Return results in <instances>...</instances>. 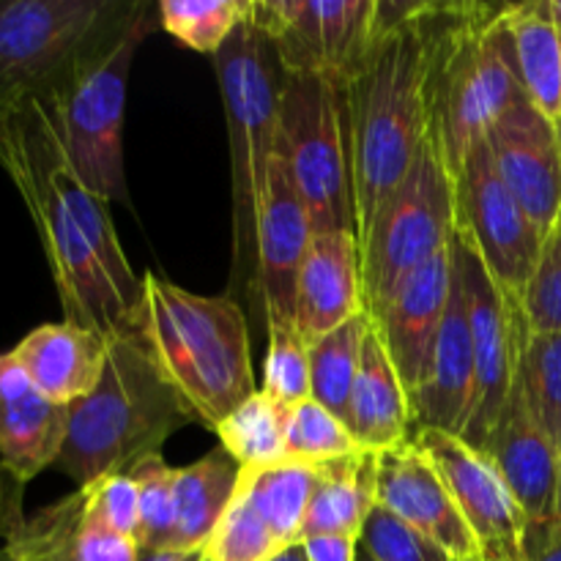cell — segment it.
<instances>
[{
  "label": "cell",
  "instance_id": "cell-12",
  "mask_svg": "<svg viewBox=\"0 0 561 561\" xmlns=\"http://www.w3.org/2000/svg\"><path fill=\"white\" fill-rule=\"evenodd\" d=\"M458 233L469 241L493 283L520 305L540 257L542 233L504 186L482 140L453 179Z\"/></svg>",
  "mask_w": 561,
  "mask_h": 561
},
{
  "label": "cell",
  "instance_id": "cell-4",
  "mask_svg": "<svg viewBox=\"0 0 561 561\" xmlns=\"http://www.w3.org/2000/svg\"><path fill=\"white\" fill-rule=\"evenodd\" d=\"M190 422V405L153 365L140 334L110 340L107 365L96 389L69 405V427L55 469L77 488L107 474H129L162 453V444Z\"/></svg>",
  "mask_w": 561,
  "mask_h": 561
},
{
  "label": "cell",
  "instance_id": "cell-18",
  "mask_svg": "<svg viewBox=\"0 0 561 561\" xmlns=\"http://www.w3.org/2000/svg\"><path fill=\"white\" fill-rule=\"evenodd\" d=\"M471 405H474V343H471L463 277L453 257V294H449L447 316L433 343L425 376L411 392L414 431L433 427V431L463 436Z\"/></svg>",
  "mask_w": 561,
  "mask_h": 561
},
{
  "label": "cell",
  "instance_id": "cell-44",
  "mask_svg": "<svg viewBox=\"0 0 561 561\" xmlns=\"http://www.w3.org/2000/svg\"><path fill=\"white\" fill-rule=\"evenodd\" d=\"M274 561H307V557H305V548H301V546L288 548V551L279 553V557L274 559Z\"/></svg>",
  "mask_w": 561,
  "mask_h": 561
},
{
  "label": "cell",
  "instance_id": "cell-20",
  "mask_svg": "<svg viewBox=\"0 0 561 561\" xmlns=\"http://www.w3.org/2000/svg\"><path fill=\"white\" fill-rule=\"evenodd\" d=\"M365 312V283H362L356 233L354 230L316 233L296 274V329L307 343H316L318 337Z\"/></svg>",
  "mask_w": 561,
  "mask_h": 561
},
{
  "label": "cell",
  "instance_id": "cell-13",
  "mask_svg": "<svg viewBox=\"0 0 561 561\" xmlns=\"http://www.w3.org/2000/svg\"><path fill=\"white\" fill-rule=\"evenodd\" d=\"M453 257L463 277L471 343H474V405L463 438L482 453L513 392L526 318L518 301L510 299L493 283L458 228L453 236Z\"/></svg>",
  "mask_w": 561,
  "mask_h": 561
},
{
  "label": "cell",
  "instance_id": "cell-30",
  "mask_svg": "<svg viewBox=\"0 0 561 561\" xmlns=\"http://www.w3.org/2000/svg\"><path fill=\"white\" fill-rule=\"evenodd\" d=\"M214 433L241 469H266L285 460V409L263 389L236 405Z\"/></svg>",
  "mask_w": 561,
  "mask_h": 561
},
{
  "label": "cell",
  "instance_id": "cell-32",
  "mask_svg": "<svg viewBox=\"0 0 561 561\" xmlns=\"http://www.w3.org/2000/svg\"><path fill=\"white\" fill-rule=\"evenodd\" d=\"M252 14V0H162L159 25L195 53L217 55Z\"/></svg>",
  "mask_w": 561,
  "mask_h": 561
},
{
  "label": "cell",
  "instance_id": "cell-5",
  "mask_svg": "<svg viewBox=\"0 0 561 561\" xmlns=\"http://www.w3.org/2000/svg\"><path fill=\"white\" fill-rule=\"evenodd\" d=\"M504 5L453 3L449 11L433 82L431 135L453 179L491 126L526 96Z\"/></svg>",
  "mask_w": 561,
  "mask_h": 561
},
{
  "label": "cell",
  "instance_id": "cell-1",
  "mask_svg": "<svg viewBox=\"0 0 561 561\" xmlns=\"http://www.w3.org/2000/svg\"><path fill=\"white\" fill-rule=\"evenodd\" d=\"M0 164L36 225L64 321L107 340L135 332L142 279L124 255L110 203L77 179L38 104L0 121Z\"/></svg>",
  "mask_w": 561,
  "mask_h": 561
},
{
  "label": "cell",
  "instance_id": "cell-24",
  "mask_svg": "<svg viewBox=\"0 0 561 561\" xmlns=\"http://www.w3.org/2000/svg\"><path fill=\"white\" fill-rule=\"evenodd\" d=\"M345 425L367 453L400 447L414 436L409 389L400 381V373L394 370L373 323L362 348L359 376L351 392Z\"/></svg>",
  "mask_w": 561,
  "mask_h": 561
},
{
  "label": "cell",
  "instance_id": "cell-38",
  "mask_svg": "<svg viewBox=\"0 0 561 561\" xmlns=\"http://www.w3.org/2000/svg\"><path fill=\"white\" fill-rule=\"evenodd\" d=\"M359 546L373 561H453L436 542L422 537L383 507L370 513Z\"/></svg>",
  "mask_w": 561,
  "mask_h": 561
},
{
  "label": "cell",
  "instance_id": "cell-48",
  "mask_svg": "<svg viewBox=\"0 0 561 561\" xmlns=\"http://www.w3.org/2000/svg\"><path fill=\"white\" fill-rule=\"evenodd\" d=\"M359 561H373L370 557H367V553H365V551H362V546H359Z\"/></svg>",
  "mask_w": 561,
  "mask_h": 561
},
{
  "label": "cell",
  "instance_id": "cell-11",
  "mask_svg": "<svg viewBox=\"0 0 561 561\" xmlns=\"http://www.w3.org/2000/svg\"><path fill=\"white\" fill-rule=\"evenodd\" d=\"M285 75L345 88L378 36V0H252Z\"/></svg>",
  "mask_w": 561,
  "mask_h": 561
},
{
  "label": "cell",
  "instance_id": "cell-34",
  "mask_svg": "<svg viewBox=\"0 0 561 561\" xmlns=\"http://www.w3.org/2000/svg\"><path fill=\"white\" fill-rule=\"evenodd\" d=\"M266 329L268 351L261 389L288 411L301 400L312 398L310 343L301 337L294 321H266Z\"/></svg>",
  "mask_w": 561,
  "mask_h": 561
},
{
  "label": "cell",
  "instance_id": "cell-47",
  "mask_svg": "<svg viewBox=\"0 0 561 561\" xmlns=\"http://www.w3.org/2000/svg\"><path fill=\"white\" fill-rule=\"evenodd\" d=\"M0 561H22V559H16L14 553L5 551V548H0Z\"/></svg>",
  "mask_w": 561,
  "mask_h": 561
},
{
  "label": "cell",
  "instance_id": "cell-16",
  "mask_svg": "<svg viewBox=\"0 0 561 561\" xmlns=\"http://www.w3.org/2000/svg\"><path fill=\"white\" fill-rule=\"evenodd\" d=\"M485 142L504 186L546 239L561 211V131L520 96L491 126Z\"/></svg>",
  "mask_w": 561,
  "mask_h": 561
},
{
  "label": "cell",
  "instance_id": "cell-40",
  "mask_svg": "<svg viewBox=\"0 0 561 561\" xmlns=\"http://www.w3.org/2000/svg\"><path fill=\"white\" fill-rule=\"evenodd\" d=\"M22 485L0 466V548L22 526Z\"/></svg>",
  "mask_w": 561,
  "mask_h": 561
},
{
  "label": "cell",
  "instance_id": "cell-23",
  "mask_svg": "<svg viewBox=\"0 0 561 561\" xmlns=\"http://www.w3.org/2000/svg\"><path fill=\"white\" fill-rule=\"evenodd\" d=\"M110 340L69 321L42 323L14 351L16 365L53 403L71 405L91 394L107 365Z\"/></svg>",
  "mask_w": 561,
  "mask_h": 561
},
{
  "label": "cell",
  "instance_id": "cell-36",
  "mask_svg": "<svg viewBox=\"0 0 561 561\" xmlns=\"http://www.w3.org/2000/svg\"><path fill=\"white\" fill-rule=\"evenodd\" d=\"M283 551L288 548L263 524L241 488H236L233 502L208 540L206 561H274Z\"/></svg>",
  "mask_w": 561,
  "mask_h": 561
},
{
  "label": "cell",
  "instance_id": "cell-6",
  "mask_svg": "<svg viewBox=\"0 0 561 561\" xmlns=\"http://www.w3.org/2000/svg\"><path fill=\"white\" fill-rule=\"evenodd\" d=\"M142 0H0V121L42 104Z\"/></svg>",
  "mask_w": 561,
  "mask_h": 561
},
{
  "label": "cell",
  "instance_id": "cell-45",
  "mask_svg": "<svg viewBox=\"0 0 561 561\" xmlns=\"http://www.w3.org/2000/svg\"><path fill=\"white\" fill-rule=\"evenodd\" d=\"M559 491H557V520H561V436H559Z\"/></svg>",
  "mask_w": 561,
  "mask_h": 561
},
{
  "label": "cell",
  "instance_id": "cell-14",
  "mask_svg": "<svg viewBox=\"0 0 561 561\" xmlns=\"http://www.w3.org/2000/svg\"><path fill=\"white\" fill-rule=\"evenodd\" d=\"M411 442L442 471L455 504L480 542L482 561H524L529 520L493 460L463 436L433 427L414 431Z\"/></svg>",
  "mask_w": 561,
  "mask_h": 561
},
{
  "label": "cell",
  "instance_id": "cell-22",
  "mask_svg": "<svg viewBox=\"0 0 561 561\" xmlns=\"http://www.w3.org/2000/svg\"><path fill=\"white\" fill-rule=\"evenodd\" d=\"M69 427V405L36 389L11 354H0V466L22 488L58 463Z\"/></svg>",
  "mask_w": 561,
  "mask_h": 561
},
{
  "label": "cell",
  "instance_id": "cell-3",
  "mask_svg": "<svg viewBox=\"0 0 561 561\" xmlns=\"http://www.w3.org/2000/svg\"><path fill=\"white\" fill-rule=\"evenodd\" d=\"M135 332L164 381L208 431L257 392L250 327L233 296H201L142 274Z\"/></svg>",
  "mask_w": 561,
  "mask_h": 561
},
{
  "label": "cell",
  "instance_id": "cell-7",
  "mask_svg": "<svg viewBox=\"0 0 561 561\" xmlns=\"http://www.w3.org/2000/svg\"><path fill=\"white\" fill-rule=\"evenodd\" d=\"M217 60L233 173L236 272L255 290V219L268 164L279 151V93L285 71L266 33L250 20L236 27Z\"/></svg>",
  "mask_w": 561,
  "mask_h": 561
},
{
  "label": "cell",
  "instance_id": "cell-25",
  "mask_svg": "<svg viewBox=\"0 0 561 561\" xmlns=\"http://www.w3.org/2000/svg\"><path fill=\"white\" fill-rule=\"evenodd\" d=\"M526 99L561 131V25L548 0L504 5Z\"/></svg>",
  "mask_w": 561,
  "mask_h": 561
},
{
  "label": "cell",
  "instance_id": "cell-26",
  "mask_svg": "<svg viewBox=\"0 0 561 561\" xmlns=\"http://www.w3.org/2000/svg\"><path fill=\"white\" fill-rule=\"evenodd\" d=\"M376 507V453L365 449L351 458L318 466V485L307 507L301 540L340 535L362 542V531Z\"/></svg>",
  "mask_w": 561,
  "mask_h": 561
},
{
  "label": "cell",
  "instance_id": "cell-39",
  "mask_svg": "<svg viewBox=\"0 0 561 561\" xmlns=\"http://www.w3.org/2000/svg\"><path fill=\"white\" fill-rule=\"evenodd\" d=\"M85 499L88 513L107 529L140 542V493L131 474H107L77 488Z\"/></svg>",
  "mask_w": 561,
  "mask_h": 561
},
{
  "label": "cell",
  "instance_id": "cell-37",
  "mask_svg": "<svg viewBox=\"0 0 561 561\" xmlns=\"http://www.w3.org/2000/svg\"><path fill=\"white\" fill-rule=\"evenodd\" d=\"M520 310L535 332H561V211L542 239L535 274L520 296Z\"/></svg>",
  "mask_w": 561,
  "mask_h": 561
},
{
  "label": "cell",
  "instance_id": "cell-17",
  "mask_svg": "<svg viewBox=\"0 0 561 561\" xmlns=\"http://www.w3.org/2000/svg\"><path fill=\"white\" fill-rule=\"evenodd\" d=\"M312 222L283 151L268 164L255 219V296L263 321H294L296 274L312 241Z\"/></svg>",
  "mask_w": 561,
  "mask_h": 561
},
{
  "label": "cell",
  "instance_id": "cell-21",
  "mask_svg": "<svg viewBox=\"0 0 561 561\" xmlns=\"http://www.w3.org/2000/svg\"><path fill=\"white\" fill-rule=\"evenodd\" d=\"M482 453L493 460L529 524L557 520V442L535 420L515 383Z\"/></svg>",
  "mask_w": 561,
  "mask_h": 561
},
{
  "label": "cell",
  "instance_id": "cell-27",
  "mask_svg": "<svg viewBox=\"0 0 561 561\" xmlns=\"http://www.w3.org/2000/svg\"><path fill=\"white\" fill-rule=\"evenodd\" d=\"M239 477L241 466L222 447L192 466L175 469L179 526H175L173 551H197L208 546L225 510L233 502Z\"/></svg>",
  "mask_w": 561,
  "mask_h": 561
},
{
  "label": "cell",
  "instance_id": "cell-29",
  "mask_svg": "<svg viewBox=\"0 0 561 561\" xmlns=\"http://www.w3.org/2000/svg\"><path fill=\"white\" fill-rule=\"evenodd\" d=\"M370 323V316L365 312L310 343L312 400L327 405L343 422L348 420L351 392H354L356 376H359L362 348H365Z\"/></svg>",
  "mask_w": 561,
  "mask_h": 561
},
{
  "label": "cell",
  "instance_id": "cell-41",
  "mask_svg": "<svg viewBox=\"0 0 561 561\" xmlns=\"http://www.w3.org/2000/svg\"><path fill=\"white\" fill-rule=\"evenodd\" d=\"M307 561H359V540L340 535H318L301 540Z\"/></svg>",
  "mask_w": 561,
  "mask_h": 561
},
{
  "label": "cell",
  "instance_id": "cell-31",
  "mask_svg": "<svg viewBox=\"0 0 561 561\" xmlns=\"http://www.w3.org/2000/svg\"><path fill=\"white\" fill-rule=\"evenodd\" d=\"M515 387L535 420L559 444L561 436V332H535L526 323L520 334Z\"/></svg>",
  "mask_w": 561,
  "mask_h": 561
},
{
  "label": "cell",
  "instance_id": "cell-15",
  "mask_svg": "<svg viewBox=\"0 0 561 561\" xmlns=\"http://www.w3.org/2000/svg\"><path fill=\"white\" fill-rule=\"evenodd\" d=\"M376 499L378 507L436 542L453 561H482L480 542L442 471L414 442L376 453Z\"/></svg>",
  "mask_w": 561,
  "mask_h": 561
},
{
  "label": "cell",
  "instance_id": "cell-42",
  "mask_svg": "<svg viewBox=\"0 0 561 561\" xmlns=\"http://www.w3.org/2000/svg\"><path fill=\"white\" fill-rule=\"evenodd\" d=\"M524 561H561V520L529 524L524 542Z\"/></svg>",
  "mask_w": 561,
  "mask_h": 561
},
{
  "label": "cell",
  "instance_id": "cell-10",
  "mask_svg": "<svg viewBox=\"0 0 561 561\" xmlns=\"http://www.w3.org/2000/svg\"><path fill=\"white\" fill-rule=\"evenodd\" d=\"M279 151L310 214L312 233H356L343 88L321 77L285 75L279 93Z\"/></svg>",
  "mask_w": 561,
  "mask_h": 561
},
{
  "label": "cell",
  "instance_id": "cell-2",
  "mask_svg": "<svg viewBox=\"0 0 561 561\" xmlns=\"http://www.w3.org/2000/svg\"><path fill=\"white\" fill-rule=\"evenodd\" d=\"M453 3H381L378 36L348 85L356 239L431 137L433 82Z\"/></svg>",
  "mask_w": 561,
  "mask_h": 561
},
{
  "label": "cell",
  "instance_id": "cell-28",
  "mask_svg": "<svg viewBox=\"0 0 561 561\" xmlns=\"http://www.w3.org/2000/svg\"><path fill=\"white\" fill-rule=\"evenodd\" d=\"M318 485V466L283 460L266 469H241L239 488L285 548L301 542L307 507Z\"/></svg>",
  "mask_w": 561,
  "mask_h": 561
},
{
  "label": "cell",
  "instance_id": "cell-8",
  "mask_svg": "<svg viewBox=\"0 0 561 561\" xmlns=\"http://www.w3.org/2000/svg\"><path fill=\"white\" fill-rule=\"evenodd\" d=\"M157 22L151 5L110 42L93 49L69 80L38 107L47 115L66 162L77 179L104 203L126 201L124 173V107L126 77L137 47Z\"/></svg>",
  "mask_w": 561,
  "mask_h": 561
},
{
  "label": "cell",
  "instance_id": "cell-43",
  "mask_svg": "<svg viewBox=\"0 0 561 561\" xmlns=\"http://www.w3.org/2000/svg\"><path fill=\"white\" fill-rule=\"evenodd\" d=\"M140 561H206V548H197V551H140Z\"/></svg>",
  "mask_w": 561,
  "mask_h": 561
},
{
  "label": "cell",
  "instance_id": "cell-9",
  "mask_svg": "<svg viewBox=\"0 0 561 561\" xmlns=\"http://www.w3.org/2000/svg\"><path fill=\"white\" fill-rule=\"evenodd\" d=\"M455 228L453 175L431 135L405 179L389 192L359 236L365 307L373 321L387 310L405 277L447 250Z\"/></svg>",
  "mask_w": 561,
  "mask_h": 561
},
{
  "label": "cell",
  "instance_id": "cell-19",
  "mask_svg": "<svg viewBox=\"0 0 561 561\" xmlns=\"http://www.w3.org/2000/svg\"><path fill=\"white\" fill-rule=\"evenodd\" d=\"M453 294V241L447 250L433 255L425 266L400 283L387 310L373 321L400 381L409 389V398L420 387L431 362L433 343L447 316Z\"/></svg>",
  "mask_w": 561,
  "mask_h": 561
},
{
  "label": "cell",
  "instance_id": "cell-46",
  "mask_svg": "<svg viewBox=\"0 0 561 561\" xmlns=\"http://www.w3.org/2000/svg\"><path fill=\"white\" fill-rule=\"evenodd\" d=\"M548 3H551V14H553V20H557L559 25H561V0H548Z\"/></svg>",
  "mask_w": 561,
  "mask_h": 561
},
{
  "label": "cell",
  "instance_id": "cell-33",
  "mask_svg": "<svg viewBox=\"0 0 561 561\" xmlns=\"http://www.w3.org/2000/svg\"><path fill=\"white\" fill-rule=\"evenodd\" d=\"M359 453H365V447L348 425L318 400L307 398L285 411V460L327 466Z\"/></svg>",
  "mask_w": 561,
  "mask_h": 561
},
{
  "label": "cell",
  "instance_id": "cell-35",
  "mask_svg": "<svg viewBox=\"0 0 561 561\" xmlns=\"http://www.w3.org/2000/svg\"><path fill=\"white\" fill-rule=\"evenodd\" d=\"M140 493V548L173 551L179 504H175V469L164 463L162 453L151 455L129 471Z\"/></svg>",
  "mask_w": 561,
  "mask_h": 561
}]
</instances>
